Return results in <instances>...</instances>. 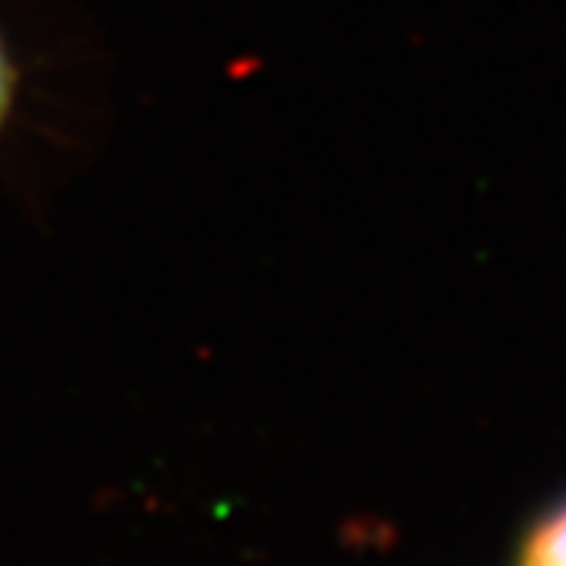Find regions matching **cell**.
Here are the masks:
<instances>
[{"label":"cell","mask_w":566,"mask_h":566,"mask_svg":"<svg viewBox=\"0 0 566 566\" xmlns=\"http://www.w3.org/2000/svg\"><path fill=\"white\" fill-rule=\"evenodd\" d=\"M513 566H566V488L523 523L513 545Z\"/></svg>","instance_id":"obj_1"},{"label":"cell","mask_w":566,"mask_h":566,"mask_svg":"<svg viewBox=\"0 0 566 566\" xmlns=\"http://www.w3.org/2000/svg\"><path fill=\"white\" fill-rule=\"evenodd\" d=\"M17 98H20V73H17L10 44L3 39V29H0V139H3L7 126L13 120Z\"/></svg>","instance_id":"obj_2"}]
</instances>
